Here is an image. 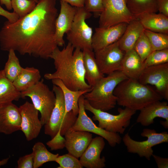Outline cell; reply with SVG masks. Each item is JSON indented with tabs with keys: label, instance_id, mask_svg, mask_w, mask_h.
Wrapping results in <instances>:
<instances>
[{
	"label": "cell",
	"instance_id": "cell-1",
	"mask_svg": "<svg viewBox=\"0 0 168 168\" xmlns=\"http://www.w3.org/2000/svg\"><path fill=\"white\" fill-rule=\"evenodd\" d=\"M56 0H39L34 10L16 21L4 23L0 30L1 49H13L47 59L58 46L55 40L58 16Z\"/></svg>",
	"mask_w": 168,
	"mask_h": 168
},
{
	"label": "cell",
	"instance_id": "cell-2",
	"mask_svg": "<svg viewBox=\"0 0 168 168\" xmlns=\"http://www.w3.org/2000/svg\"><path fill=\"white\" fill-rule=\"evenodd\" d=\"M50 58L53 60L56 71L45 74L44 77L46 79H60L67 87L74 91L91 88L85 78L82 50L74 48L68 42L61 50L56 48Z\"/></svg>",
	"mask_w": 168,
	"mask_h": 168
},
{
	"label": "cell",
	"instance_id": "cell-3",
	"mask_svg": "<svg viewBox=\"0 0 168 168\" xmlns=\"http://www.w3.org/2000/svg\"><path fill=\"white\" fill-rule=\"evenodd\" d=\"M114 94L119 105L136 111L163 98L155 88L138 80L128 78L116 87Z\"/></svg>",
	"mask_w": 168,
	"mask_h": 168
},
{
	"label": "cell",
	"instance_id": "cell-4",
	"mask_svg": "<svg viewBox=\"0 0 168 168\" xmlns=\"http://www.w3.org/2000/svg\"><path fill=\"white\" fill-rule=\"evenodd\" d=\"M127 78L121 71L110 73L100 79L91 91L84 94V98L95 109L105 111L111 110L117 104V98L114 94L115 88Z\"/></svg>",
	"mask_w": 168,
	"mask_h": 168
},
{
	"label": "cell",
	"instance_id": "cell-5",
	"mask_svg": "<svg viewBox=\"0 0 168 168\" xmlns=\"http://www.w3.org/2000/svg\"><path fill=\"white\" fill-rule=\"evenodd\" d=\"M56 96V102L50 118L44 126V133L54 137L60 131L64 136L75 123L77 116L72 111L65 114V108L63 95L61 88L53 85V90Z\"/></svg>",
	"mask_w": 168,
	"mask_h": 168
},
{
	"label": "cell",
	"instance_id": "cell-6",
	"mask_svg": "<svg viewBox=\"0 0 168 168\" xmlns=\"http://www.w3.org/2000/svg\"><path fill=\"white\" fill-rule=\"evenodd\" d=\"M84 106L85 110L92 113V119L98 122V126L108 132L123 134L126 128L130 125L132 117L136 111L125 107L119 108L117 115H114L92 107L85 99Z\"/></svg>",
	"mask_w": 168,
	"mask_h": 168
},
{
	"label": "cell",
	"instance_id": "cell-7",
	"mask_svg": "<svg viewBox=\"0 0 168 168\" xmlns=\"http://www.w3.org/2000/svg\"><path fill=\"white\" fill-rule=\"evenodd\" d=\"M21 98L29 97L35 107L40 114V120L43 126L48 122L56 102V96L42 79L28 89L21 92Z\"/></svg>",
	"mask_w": 168,
	"mask_h": 168
},
{
	"label": "cell",
	"instance_id": "cell-8",
	"mask_svg": "<svg viewBox=\"0 0 168 168\" xmlns=\"http://www.w3.org/2000/svg\"><path fill=\"white\" fill-rule=\"evenodd\" d=\"M141 135L147 138L143 141H136L132 139L127 133L122 140L128 152L137 154L140 157H144L149 161L153 154V147L168 142L167 132L158 133L155 129L146 128L143 130Z\"/></svg>",
	"mask_w": 168,
	"mask_h": 168
},
{
	"label": "cell",
	"instance_id": "cell-9",
	"mask_svg": "<svg viewBox=\"0 0 168 168\" xmlns=\"http://www.w3.org/2000/svg\"><path fill=\"white\" fill-rule=\"evenodd\" d=\"M91 14L86 11L84 7L77 8L71 28L66 34L68 42L74 48H78L82 50L85 49L93 50V30L86 22V20L91 16Z\"/></svg>",
	"mask_w": 168,
	"mask_h": 168
},
{
	"label": "cell",
	"instance_id": "cell-10",
	"mask_svg": "<svg viewBox=\"0 0 168 168\" xmlns=\"http://www.w3.org/2000/svg\"><path fill=\"white\" fill-rule=\"evenodd\" d=\"M99 27L107 28L137 19L127 7L126 0H104L103 9L99 16Z\"/></svg>",
	"mask_w": 168,
	"mask_h": 168
},
{
	"label": "cell",
	"instance_id": "cell-11",
	"mask_svg": "<svg viewBox=\"0 0 168 168\" xmlns=\"http://www.w3.org/2000/svg\"><path fill=\"white\" fill-rule=\"evenodd\" d=\"M84 98H79V113L77 119L68 131H81L91 133L103 137L111 147H115L121 142L122 138L118 133H111L97 126L86 114L84 106Z\"/></svg>",
	"mask_w": 168,
	"mask_h": 168
},
{
	"label": "cell",
	"instance_id": "cell-12",
	"mask_svg": "<svg viewBox=\"0 0 168 168\" xmlns=\"http://www.w3.org/2000/svg\"><path fill=\"white\" fill-rule=\"evenodd\" d=\"M95 53L99 69L104 75L121 71L125 52L120 47L118 41Z\"/></svg>",
	"mask_w": 168,
	"mask_h": 168
},
{
	"label": "cell",
	"instance_id": "cell-13",
	"mask_svg": "<svg viewBox=\"0 0 168 168\" xmlns=\"http://www.w3.org/2000/svg\"><path fill=\"white\" fill-rule=\"evenodd\" d=\"M138 80L154 86L163 99L168 100V63L145 68Z\"/></svg>",
	"mask_w": 168,
	"mask_h": 168
},
{
	"label": "cell",
	"instance_id": "cell-14",
	"mask_svg": "<svg viewBox=\"0 0 168 168\" xmlns=\"http://www.w3.org/2000/svg\"><path fill=\"white\" fill-rule=\"evenodd\" d=\"M19 110L21 117V130L26 140L30 141L38 136L43 126L39 119V112L28 101L20 106Z\"/></svg>",
	"mask_w": 168,
	"mask_h": 168
},
{
	"label": "cell",
	"instance_id": "cell-15",
	"mask_svg": "<svg viewBox=\"0 0 168 168\" xmlns=\"http://www.w3.org/2000/svg\"><path fill=\"white\" fill-rule=\"evenodd\" d=\"M128 24L123 23L107 28H96L92 40L93 51L95 52L118 41Z\"/></svg>",
	"mask_w": 168,
	"mask_h": 168
},
{
	"label": "cell",
	"instance_id": "cell-16",
	"mask_svg": "<svg viewBox=\"0 0 168 168\" xmlns=\"http://www.w3.org/2000/svg\"><path fill=\"white\" fill-rule=\"evenodd\" d=\"M21 117L19 107L12 102L0 105V133L11 134L21 130Z\"/></svg>",
	"mask_w": 168,
	"mask_h": 168
},
{
	"label": "cell",
	"instance_id": "cell-17",
	"mask_svg": "<svg viewBox=\"0 0 168 168\" xmlns=\"http://www.w3.org/2000/svg\"><path fill=\"white\" fill-rule=\"evenodd\" d=\"M104 139L98 136L92 138L90 143L80 158V162L83 167L86 168H103L105 167V159L100 157L104 149Z\"/></svg>",
	"mask_w": 168,
	"mask_h": 168
},
{
	"label": "cell",
	"instance_id": "cell-18",
	"mask_svg": "<svg viewBox=\"0 0 168 168\" xmlns=\"http://www.w3.org/2000/svg\"><path fill=\"white\" fill-rule=\"evenodd\" d=\"M60 9L55 23V38L58 46L65 44L63 36L70 29L77 8L65 2L60 1Z\"/></svg>",
	"mask_w": 168,
	"mask_h": 168
},
{
	"label": "cell",
	"instance_id": "cell-19",
	"mask_svg": "<svg viewBox=\"0 0 168 168\" xmlns=\"http://www.w3.org/2000/svg\"><path fill=\"white\" fill-rule=\"evenodd\" d=\"M65 147L68 153L80 158L90 143L92 135L81 131H68L64 135Z\"/></svg>",
	"mask_w": 168,
	"mask_h": 168
},
{
	"label": "cell",
	"instance_id": "cell-20",
	"mask_svg": "<svg viewBox=\"0 0 168 168\" xmlns=\"http://www.w3.org/2000/svg\"><path fill=\"white\" fill-rule=\"evenodd\" d=\"M136 122L145 126H148L154 123L156 118L165 119L168 122V104L167 102L160 100L154 102L140 110Z\"/></svg>",
	"mask_w": 168,
	"mask_h": 168
},
{
	"label": "cell",
	"instance_id": "cell-21",
	"mask_svg": "<svg viewBox=\"0 0 168 168\" xmlns=\"http://www.w3.org/2000/svg\"><path fill=\"white\" fill-rule=\"evenodd\" d=\"M145 68L143 62L133 49L125 52L121 71L128 78L138 80Z\"/></svg>",
	"mask_w": 168,
	"mask_h": 168
},
{
	"label": "cell",
	"instance_id": "cell-22",
	"mask_svg": "<svg viewBox=\"0 0 168 168\" xmlns=\"http://www.w3.org/2000/svg\"><path fill=\"white\" fill-rule=\"evenodd\" d=\"M82 51L85 71V78L87 83L92 87L104 77V75L101 72L99 69L93 51L88 49H84Z\"/></svg>",
	"mask_w": 168,
	"mask_h": 168
},
{
	"label": "cell",
	"instance_id": "cell-23",
	"mask_svg": "<svg viewBox=\"0 0 168 168\" xmlns=\"http://www.w3.org/2000/svg\"><path fill=\"white\" fill-rule=\"evenodd\" d=\"M144 28L138 19L134 20L128 24L126 28L118 41L121 49L125 52L133 49Z\"/></svg>",
	"mask_w": 168,
	"mask_h": 168
},
{
	"label": "cell",
	"instance_id": "cell-24",
	"mask_svg": "<svg viewBox=\"0 0 168 168\" xmlns=\"http://www.w3.org/2000/svg\"><path fill=\"white\" fill-rule=\"evenodd\" d=\"M52 80L53 85L59 87L63 95L65 108V114L72 111L73 114L77 116L79 113L78 100L80 97L84 94L91 91V89L84 90L74 91L67 87L62 81L59 79Z\"/></svg>",
	"mask_w": 168,
	"mask_h": 168
},
{
	"label": "cell",
	"instance_id": "cell-25",
	"mask_svg": "<svg viewBox=\"0 0 168 168\" xmlns=\"http://www.w3.org/2000/svg\"><path fill=\"white\" fill-rule=\"evenodd\" d=\"M138 19L144 29L168 34V17L160 13H148L141 16Z\"/></svg>",
	"mask_w": 168,
	"mask_h": 168
},
{
	"label": "cell",
	"instance_id": "cell-26",
	"mask_svg": "<svg viewBox=\"0 0 168 168\" xmlns=\"http://www.w3.org/2000/svg\"><path fill=\"white\" fill-rule=\"evenodd\" d=\"M39 69L33 67L23 68L17 77L12 82L16 88L21 92L30 88L41 80Z\"/></svg>",
	"mask_w": 168,
	"mask_h": 168
},
{
	"label": "cell",
	"instance_id": "cell-27",
	"mask_svg": "<svg viewBox=\"0 0 168 168\" xmlns=\"http://www.w3.org/2000/svg\"><path fill=\"white\" fill-rule=\"evenodd\" d=\"M21 98V92L5 75L3 69L0 70V105L18 101Z\"/></svg>",
	"mask_w": 168,
	"mask_h": 168
},
{
	"label": "cell",
	"instance_id": "cell-28",
	"mask_svg": "<svg viewBox=\"0 0 168 168\" xmlns=\"http://www.w3.org/2000/svg\"><path fill=\"white\" fill-rule=\"evenodd\" d=\"M131 12L137 18L141 15L158 12L156 0H126Z\"/></svg>",
	"mask_w": 168,
	"mask_h": 168
},
{
	"label": "cell",
	"instance_id": "cell-29",
	"mask_svg": "<svg viewBox=\"0 0 168 168\" xmlns=\"http://www.w3.org/2000/svg\"><path fill=\"white\" fill-rule=\"evenodd\" d=\"M33 156V168H38L49 162H55L58 154H54L49 152L42 142L35 143L32 147Z\"/></svg>",
	"mask_w": 168,
	"mask_h": 168
},
{
	"label": "cell",
	"instance_id": "cell-30",
	"mask_svg": "<svg viewBox=\"0 0 168 168\" xmlns=\"http://www.w3.org/2000/svg\"><path fill=\"white\" fill-rule=\"evenodd\" d=\"M7 60L3 69L6 77L13 82L21 72L22 68L15 51L10 49L8 51Z\"/></svg>",
	"mask_w": 168,
	"mask_h": 168
},
{
	"label": "cell",
	"instance_id": "cell-31",
	"mask_svg": "<svg viewBox=\"0 0 168 168\" xmlns=\"http://www.w3.org/2000/svg\"><path fill=\"white\" fill-rule=\"evenodd\" d=\"M144 32L150 43L152 51L168 49V34L146 29Z\"/></svg>",
	"mask_w": 168,
	"mask_h": 168
},
{
	"label": "cell",
	"instance_id": "cell-32",
	"mask_svg": "<svg viewBox=\"0 0 168 168\" xmlns=\"http://www.w3.org/2000/svg\"><path fill=\"white\" fill-rule=\"evenodd\" d=\"M13 12L19 18H22L32 12L35 7L36 3L31 0H11Z\"/></svg>",
	"mask_w": 168,
	"mask_h": 168
},
{
	"label": "cell",
	"instance_id": "cell-33",
	"mask_svg": "<svg viewBox=\"0 0 168 168\" xmlns=\"http://www.w3.org/2000/svg\"><path fill=\"white\" fill-rule=\"evenodd\" d=\"M133 49L143 62L153 51L150 43L144 31L136 42Z\"/></svg>",
	"mask_w": 168,
	"mask_h": 168
},
{
	"label": "cell",
	"instance_id": "cell-34",
	"mask_svg": "<svg viewBox=\"0 0 168 168\" xmlns=\"http://www.w3.org/2000/svg\"><path fill=\"white\" fill-rule=\"evenodd\" d=\"M168 63V49L154 51L143 61L145 68Z\"/></svg>",
	"mask_w": 168,
	"mask_h": 168
},
{
	"label": "cell",
	"instance_id": "cell-35",
	"mask_svg": "<svg viewBox=\"0 0 168 168\" xmlns=\"http://www.w3.org/2000/svg\"><path fill=\"white\" fill-rule=\"evenodd\" d=\"M55 162L58 163L59 168H82L79 160L68 153L61 156H58Z\"/></svg>",
	"mask_w": 168,
	"mask_h": 168
},
{
	"label": "cell",
	"instance_id": "cell-36",
	"mask_svg": "<svg viewBox=\"0 0 168 168\" xmlns=\"http://www.w3.org/2000/svg\"><path fill=\"white\" fill-rule=\"evenodd\" d=\"M103 1L104 0H85L84 7L87 12L99 17L103 10Z\"/></svg>",
	"mask_w": 168,
	"mask_h": 168
},
{
	"label": "cell",
	"instance_id": "cell-37",
	"mask_svg": "<svg viewBox=\"0 0 168 168\" xmlns=\"http://www.w3.org/2000/svg\"><path fill=\"white\" fill-rule=\"evenodd\" d=\"M65 139L59 131L51 140L46 143L52 151L62 149L65 147Z\"/></svg>",
	"mask_w": 168,
	"mask_h": 168
},
{
	"label": "cell",
	"instance_id": "cell-38",
	"mask_svg": "<svg viewBox=\"0 0 168 168\" xmlns=\"http://www.w3.org/2000/svg\"><path fill=\"white\" fill-rule=\"evenodd\" d=\"M33 156L32 153L19 158L17 161V168H33Z\"/></svg>",
	"mask_w": 168,
	"mask_h": 168
},
{
	"label": "cell",
	"instance_id": "cell-39",
	"mask_svg": "<svg viewBox=\"0 0 168 168\" xmlns=\"http://www.w3.org/2000/svg\"><path fill=\"white\" fill-rule=\"evenodd\" d=\"M0 15L6 18L11 22H14L19 18L18 16L14 12H9L3 9L0 5Z\"/></svg>",
	"mask_w": 168,
	"mask_h": 168
},
{
	"label": "cell",
	"instance_id": "cell-40",
	"mask_svg": "<svg viewBox=\"0 0 168 168\" xmlns=\"http://www.w3.org/2000/svg\"><path fill=\"white\" fill-rule=\"evenodd\" d=\"M159 13L168 17V0H156Z\"/></svg>",
	"mask_w": 168,
	"mask_h": 168
},
{
	"label": "cell",
	"instance_id": "cell-41",
	"mask_svg": "<svg viewBox=\"0 0 168 168\" xmlns=\"http://www.w3.org/2000/svg\"><path fill=\"white\" fill-rule=\"evenodd\" d=\"M156 162L158 168H168V158L159 156L155 154L152 156Z\"/></svg>",
	"mask_w": 168,
	"mask_h": 168
},
{
	"label": "cell",
	"instance_id": "cell-42",
	"mask_svg": "<svg viewBox=\"0 0 168 168\" xmlns=\"http://www.w3.org/2000/svg\"><path fill=\"white\" fill-rule=\"evenodd\" d=\"M67 3L73 7H84L85 0H59Z\"/></svg>",
	"mask_w": 168,
	"mask_h": 168
},
{
	"label": "cell",
	"instance_id": "cell-43",
	"mask_svg": "<svg viewBox=\"0 0 168 168\" xmlns=\"http://www.w3.org/2000/svg\"><path fill=\"white\" fill-rule=\"evenodd\" d=\"M0 3L1 5H4L7 10H11L12 9L11 0H0Z\"/></svg>",
	"mask_w": 168,
	"mask_h": 168
},
{
	"label": "cell",
	"instance_id": "cell-44",
	"mask_svg": "<svg viewBox=\"0 0 168 168\" xmlns=\"http://www.w3.org/2000/svg\"><path fill=\"white\" fill-rule=\"evenodd\" d=\"M9 159V157H7L0 160V168L2 166H4L8 163Z\"/></svg>",
	"mask_w": 168,
	"mask_h": 168
},
{
	"label": "cell",
	"instance_id": "cell-45",
	"mask_svg": "<svg viewBox=\"0 0 168 168\" xmlns=\"http://www.w3.org/2000/svg\"><path fill=\"white\" fill-rule=\"evenodd\" d=\"M161 124L166 128H168V123L165 121L161 120L160 121Z\"/></svg>",
	"mask_w": 168,
	"mask_h": 168
},
{
	"label": "cell",
	"instance_id": "cell-46",
	"mask_svg": "<svg viewBox=\"0 0 168 168\" xmlns=\"http://www.w3.org/2000/svg\"><path fill=\"white\" fill-rule=\"evenodd\" d=\"M31 0L34 1V2H35L37 3L38 2L39 0Z\"/></svg>",
	"mask_w": 168,
	"mask_h": 168
}]
</instances>
